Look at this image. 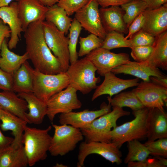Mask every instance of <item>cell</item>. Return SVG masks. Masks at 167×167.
Wrapping results in <instances>:
<instances>
[{
	"instance_id": "1f68e13d",
	"label": "cell",
	"mask_w": 167,
	"mask_h": 167,
	"mask_svg": "<svg viewBox=\"0 0 167 167\" xmlns=\"http://www.w3.org/2000/svg\"><path fill=\"white\" fill-rule=\"evenodd\" d=\"M120 6L124 12L123 19L128 28L134 19L147 9L143 0H133Z\"/></svg>"
},
{
	"instance_id": "60d3db41",
	"label": "cell",
	"mask_w": 167,
	"mask_h": 167,
	"mask_svg": "<svg viewBox=\"0 0 167 167\" xmlns=\"http://www.w3.org/2000/svg\"><path fill=\"white\" fill-rule=\"evenodd\" d=\"M144 19L142 12L134 19L128 28V32L125 37L126 39H131L135 33L142 28Z\"/></svg>"
},
{
	"instance_id": "7a4b0ae2",
	"label": "cell",
	"mask_w": 167,
	"mask_h": 167,
	"mask_svg": "<svg viewBox=\"0 0 167 167\" xmlns=\"http://www.w3.org/2000/svg\"><path fill=\"white\" fill-rule=\"evenodd\" d=\"M51 129V126L44 129L24 126L22 143L29 166L46 158L52 138L49 134Z\"/></svg>"
},
{
	"instance_id": "74e56055",
	"label": "cell",
	"mask_w": 167,
	"mask_h": 167,
	"mask_svg": "<svg viewBox=\"0 0 167 167\" xmlns=\"http://www.w3.org/2000/svg\"><path fill=\"white\" fill-rule=\"evenodd\" d=\"M90 0H58L57 4L62 8L68 16L72 15L84 6Z\"/></svg>"
},
{
	"instance_id": "e0dca14e",
	"label": "cell",
	"mask_w": 167,
	"mask_h": 167,
	"mask_svg": "<svg viewBox=\"0 0 167 167\" xmlns=\"http://www.w3.org/2000/svg\"><path fill=\"white\" fill-rule=\"evenodd\" d=\"M17 3L19 16L24 32L31 23L44 20L49 7L39 0H18Z\"/></svg>"
},
{
	"instance_id": "2e32d148",
	"label": "cell",
	"mask_w": 167,
	"mask_h": 167,
	"mask_svg": "<svg viewBox=\"0 0 167 167\" xmlns=\"http://www.w3.org/2000/svg\"><path fill=\"white\" fill-rule=\"evenodd\" d=\"M0 19L8 25L11 30L10 38L7 43L9 49L15 48L21 33L24 32L19 16L17 2H12L8 6L0 7Z\"/></svg>"
},
{
	"instance_id": "ac0fdd59",
	"label": "cell",
	"mask_w": 167,
	"mask_h": 167,
	"mask_svg": "<svg viewBox=\"0 0 167 167\" xmlns=\"http://www.w3.org/2000/svg\"><path fill=\"white\" fill-rule=\"evenodd\" d=\"M144 23L142 29L156 37L167 29V3L156 9L143 12Z\"/></svg>"
},
{
	"instance_id": "7c38bea8",
	"label": "cell",
	"mask_w": 167,
	"mask_h": 167,
	"mask_svg": "<svg viewBox=\"0 0 167 167\" xmlns=\"http://www.w3.org/2000/svg\"><path fill=\"white\" fill-rule=\"evenodd\" d=\"M133 91L145 107L164 111L167 105V88L152 82L141 81Z\"/></svg>"
},
{
	"instance_id": "30bf717a",
	"label": "cell",
	"mask_w": 167,
	"mask_h": 167,
	"mask_svg": "<svg viewBox=\"0 0 167 167\" xmlns=\"http://www.w3.org/2000/svg\"><path fill=\"white\" fill-rule=\"evenodd\" d=\"M119 149L113 142H83L79 148L77 166L83 167L86 158L92 154L99 155L113 164H120L122 162V155Z\"/></svg>"
},
{
	"instance_id": "8fae6325",
	"label": "cell",
	"mask_w": 167,
	"mask_h": 167,
	"mask_svg": "<svg viewBox=\"0 0 167 167\" xmlns=\"http://www.w3.org/2000/svg\"><path fill=\"white\" fill-rule=\"evenodd\" d=\"M85 57L92 63L97 73L102 76L111 72L114 68L130 61L129 55L127 53L116 54L102 47L92 51Z\"/></svg>"
},
{
	"instance_id": "484cf974",
	"label": "cell",
	"mask_w": 167,
	"mask_h": 167,
	"mask_svg": "<svg viewBox=\"0 0 167 167\" xmlns=\"http://www.w3.org/2000/svg\"><path fill=\"white\" fill-rule=\"evenodd\" d=\"M8 47L5 39L1 48L0 68L3 71L11 74L16 71L25 61L29 59L26 52L22 55L17 54L11 51Z\"/></svg>"
},
{
	"instance_id": "9a60e30c",
	"label": "cell",
	"mask_w": 167,
	"mask_h": 167,
	"mask_svg": "<svg viewBox=\"0 0 167 167\" xmlns=\"http://www.w3.org/2000/svg\"><path fill=\"white\" fill-rule=\"evenodd\" d=\"M102 83L96 88L92 97V101L103 95L108 94L112 97L128 88L136 87L140 81L138 78L126 79H120L112 72L105 74Z\"/></svg>"
},
{
	"instance_id": "44dd1931",
	"label": "cell",
	"mask_w": 167,
	"mask_h": 167,
	"mask_svg": "<svg viewBox=\"0 0 167 167\" xmlns=\"http://www.w3.org/2000/svg\"><path fill=\"white\" fill-rule=\"evenodd\" d=\"M103 26L107 32L115 31L123 34L128 33V28L125 23L124 11L119 6H111L99 9Z\"/></svg>"
},
{
	"instance_id": "4316f807",
	"label": "cell",
	"mask_w": 167,
	"mask_h": 167,
	"mask_svg": "<svg viewBox=\"0 0 167 167\" xmlns=\"http://www.w3.org/2000/svg\"><path fill=\"white\" fill-rule=\"evenodd\" d=\"M152 52L146 62L148 65L167 70V31L156 37Z\"/></svg>"
},
{
	"instance_id": "6da1fadb",
	"label": "cell",
	"mask_w": 167,
	"mask_h": 167,
	"mask_svg": "<svg viewBox=\"0 0 167 167\" xmlns=\"http://www.w3.org/2000/svg\"><path fill=\"white\" fill-rule=\"evenodd\" d=\"M43 21L38 20L31 23L24 31L26 52L36 70L46 74L65 72L59 61L46 42L42 25Z\"/></svg>"
},
{
	"instance_id": "277c9868",
	"label": "cell",
	"mask_w": 167,
	"mask_h": 167,
	"mask_svg": "<svg viewBox=\"0 0 167 167\" xmlns=\"http://www.w3.org/2000/svg\"><path fill=\"white\" fill-rule=\"evenodd\" d=\"M97 69L85 57L71 64L66 72L71 86L83 94L89 93L101 81L95 75Z\"/></svg>"
},
{
	"instance_id": "681fc988",
	"label": "cell",
	"mask_w": 167,
	"mask_h": 167,
	"mask_svg": "<svg viewBox=\"0 0 167 167\" xmlns=\"http://www.w3.org/2000/svg\"><path fill=\"white\" fill-rule=\"evenodd\" d=\"M14 0H0V7L8 6L12 1ZM18 1V0H15Z\"/></svg>"
},
{
	"instance_id": "ee69618b",
	"label": "cell",
	"mask_w": 167,
	"mask_h": 167,
	"mask_svg": "<svg viewBox=\"0 0 167 167\" xmlns=\"http://www.w3.org/2000/svg\"><path fill=\"white\" fill-rule=\"evenodd\" d=\"M11 33L10 29L8 25L0 23V50L4 40L10 37Z\"/></svg>"
},
{
	"instance_id": "8992f818",
	"label": "cell",
	"mask_w": 167,
	"mask_h": 167,
	"mask_svg": "<svg viewBox=\"0 0 167 167\" xmlns=\"http://www.w3.org/2000/svg\"><path fill=\"white\" fill-rule=\"evenodd\" d=\"M33 80V93L39 99L46 102L52 96L69 85L66 72L57 74H46L33 68L28 64Z\"/></svg>"
},
{
	"instance_id": "e575fe53",
	"label": "cell",
	"mask_w": 167,
	"mask_h": 167,
	"mask_svg": "<svg viewBox=\"0 0 167 167\" xmlns=\"http://www.w3.org/2000/svg\"><path fill=\"white\" fill-rule=\"evenodd\" d=\"M103 40L95 34L91 33L86 37H79L80 49L78 56L86 55L92 51L101 47Z\"/></svg>"
},
{
	"instance_id": "4fadbf2b",
	"label": "cell",
	"mask_w": 167,
	"mask_h": 167,
	"mask_svg": "<svg viewBox=\"0 0 167 167\" xmlns=\"http://www.w3.org/2000/svg\"><path fill=\"white\" fill-rule=\"evenodd\" d=\"M99 5L95 0H90L75 13V18L85 30L104 40L107 32L102 24Z\"/></svg>"
},
{
	"instance_id": "f1b7e54d",
	"label": "cell",
	"mask_w": 167,
	"mask_h": 167,
	"mask_svg": "<svg viewBox=\"0 0 167 167\" xmlns=\"http://www.w3.org/2000/svg\"><path fill=\"white\" fill-rule=\"evenodd\" d=\"M45 19L65 34L68 33L73 20L68 16L66 11L57 4L49 7Z\"/></svg>"
},
{
	"instance_id": "5b68a950",
	"label": "cell",
	"mask_w": 167,
	"mask_h": 167,
	"mask_svg": "<svg viewBox=\"0 0 167 167\" xmlns=\"http://www.w3.org/2000/svg\"><path fill=\"white\" fill-rule=\"evenodd\" d=\"M113 110L94 120L87 127L80 129L85 139V142H103L110 143V132L117 125L120 118L129 115L130 112L122 108L113 107Z\"/></svg>"
},
{
	"instance_id": "83f0119b",
	"label": "cell",
	"mask_w": 167,
	"mask_h": 167,
	"mask_svg": "<svg viewBox=\"0 0 167 167\" xmlns=\"http://www.w3.org/2000/svg\"><path fill=\"white\" fill-rule=\"evenodd\" d=\"M26 61L13 74V91L19 93L33 92V80Z\"/></svg>"
},
{
	"instance_id": "ffe728a7",
	"label": "cell",
	"mask_w": 167,
	"mask_h": 167,
	"mask_svg": "<svg viewBox=\"0 0 167 167\" xmlns=\"http://www.w3.org/2000/svg\"><path fill=\"white\" fill-rule=\"evenodd\" d=\"M111 72L115 74L123 73L131 75L145 82L150 81L149 77L151 76L163 78L167 77L158 68L151 66L146 62H139L130 61L126 64L114 68Z\"/></svg>"
},
{
	"instance_id": "cb8c5ba5",
	"label": "cell",
	"mask_w": 167,
	"mask_h": 167,
	"mask_svg": "<svg viewBox=\"0 0 167 167\" xmlns=\"http://www.w3.org/2000/svg\"><path fill=\"white\" fill-rule=\"evenodd\" d=\"M0 106L1 108L27 122L25 117V113L28 109L27 103L13 91H3L0 92Z\"/></svg>"
},
{
	"instance_id": "52a82bcc",
	"label": "cell",
	"mask_w": 167,
	"mask_h": 167,
	"mask_svg": "<svg viewBox=\"0 0 167 167\" xmlns=\"http://www.w3.org/2000/svg\"><path fill=\"white\" fill-rule=\"evenodd\" d=\"M52 126L54 132L48 151L52 156L66 155L74 150L77 144L83 139L80 129L67 124L59 126L52 124Z\"/></svg>"
},
{
	"instance_id": "ab89813d",
	"label": "cell",
	"mask_w": 167,
	"mask_h": 167,
	"mask_svg": "<svg viewBox=\"0 0 167 167\" xmlns=\"http://www.w3.org/2000/svg\"><path fill=\"white\" fill-rule=\"evenodd\" d=\"M128 167H165L161 159L158 157L147 159L143 161H132L127 164Z\"/></svg>"
},
{
	"instance_id": "3957f363",
	"label": "cell",
	"mask_w": 167,
	"mask_h": 167,
	"mask_svg": "<svg viewBox=\"0 0 167 167\" xmlns=\"http://www.w3.org/2000/svg\"><path fill=\"white\" fill-rule=\"evenodd\" d=\"M148 111L149 108L145 107L133 111L135 118L134 119L117 126L111 130L110 132L111 142L114 143L120 148L126 142L134 139L147 138L146 120Z\"/></svg>"
},
{
	"instance_id": "ba28073f",
	"label": "cell",
	"mask_w": 167,
	"mask_h": 167,
	"mask_svg": "<svg viewBox=\"0 0 167 167\" xmlns=\"http://www.w3.org/2000/svg\"><path fill=\"white\" fill-rule=\"evenodd\" d=\"M42 25L46 42L66 72L70 65L68 37L51 23L44 20Z\"/></svg>"
},
{
	"instance_id": "b9f144b4",
	"label": "cell",
	"mask_w": 167,
	"mask_h": 167,
	"mask_svg": "<svg viewBox=\"0 0 167 167\" xmlns=\"http://www.w3.org/2000/svg\"><path fill=\"white\" fill-rule=\"evenodd\" d=\"M13 74L0 68V89L3 91H13Z\"/></svg>"
},
{
	"instance_id": "9c48e42d",
	"label": "cell",
	"mask_w": 167,
	"mask_h": 167,
	"mask_svg": "<svg viewBox=\"0 0 167 167\" xmlns=\"http://www.w3.org/2000/svg\"><path fill=\"white\" fill-rule=\"evenodd\" d=\"M77 91L69 85L46 102L47 106L46 115L52 123L57 114L67 113L81 107L82 104L78 98Z\"/></svg>"
},
{
	"instance_id": "f907efd6",
	"label": "cell",
	"mask_w": 167,
	"mask_h": 167,
	"mask_svg": "<svg viewBox=\"0 0 167 167\" xmlns=\"http://www.w3.org/2000/svg\"><path fill=\"white\" fill-rule=\"evenodd\" d=\"M0 108H1V107H0Z\"/></svg>"
},
{
	"instance_id": "d590c367",
	"label": "cell",
	"mask_w": 167,
	"mask_h": 167,
	"mask_svg": "<svg viewBox=\"0 0 167 167\" xmlns=\"http://www.w3.org/2000/svg\"><path fill=\"white\" fill-rule=\"evenodd\" d=\"M144 144L149 152L150 155L167 158V138L147 141Z\"/></svg>"
},
{
	"instance_id": "603a6c76",
	"label": "cell",
	"mask_w": 167,
	"mask_h": 167,
	"mask_svg": "<svg viewBox=\"0 0 167 167\" xmlns=\"http://www.w3.org/2000/svg\"><path fill=\"white\" fill-rule=\"evenodd\" d=\"M1 129L3 131H11L14 137V140L11 144L17 146L23 144L22 136L24 127L27 124L26 121L12 113L0 108Z\"/></svg>"
},
{
	"instance_id": "f6af8a7d",
	"label": "cell",
	"mask_w": 167,
	"mask_h": 167,
	"mask_svg": "<svg viewBox=\"0 0 167 167\" xmlns=\"http://www.w3.org/2000/svg\"><path fill=\"white\" fill-rule=\"evenodd\" d=\"M0 123V152L10 145L14 140V138L3 135L1 131Z\"/></svg>"
},
{
	"instance_id": "f546056e",
	"label": "cell",
	"mask_w": 167,
	"mask_h": 167,
	"mask_svg": "<svg viewBox=\"0 0 167 167\" xmlns=\"http://www.w3.org/2000/svg\"><path fill=\"white\" fill-rule=\"evenodd\" d=\"M107 100L111 106L120 108L126 107L133 111H136L145 107L133 91L119 93L112 98L108 96Z\"/></svg>"
},
{
	"instance_id": "8d00e7d4",
	"label": "cell",
	"mask_w": 167,
	"mask_h": 167,
	"mask_svg": "<svg viewBox=\"0 0 167 167\" xmlns=\"http://www.w3.org/2000/svg\"><path fill=\"white\" fill-rule=\"evenodd\" d=\"M156 38V37L142 29L129 39L133 47L153 45L155 41Z\"/></svg>"
},
{
	"instance_id": "4dcf8cb0",
	"label": "cell",
	"mask_w": 167,
	"mask_h": 167,
	"mask_svg": "<svg viewBox=\"0 0 167 167\" xmlns=\"http://www.w3.org/2000/svg\"><path fill=\"white\" fill-rule=\"evenodd\" d=\"M127 143L128 152L124 160L125 164L132 161H143L148 158L150 152L144 143L137 139L131 140Z\"/></svg>"
},
{
	"instance_id": "d4e9b609",
	"label": "cell",
	"mask_w": 167,
	"mask_h": 167,
	"mask_svg": "<svg viewBox=\"0 0 167 167\" xmlns=\"http://www.w3.org/2000/svg\"><path fill=\"white\" fill-rule=\"evenodd\" d=\"M28 161L23 144H11L0 152V167H26Z\"/></svg>"
},
{
	"instance_id": "7dc6e473",
	"label": "cell",
	"mask_w": 167,
	"mask_h": 167,
	"mask_svg": "<svg viewBox=\"0 0 167 167\" xmlns=\"http://www.w3.org/2000/svg\"><path fill=\"white\" fill-rule=\"evenodd\" d=\"M149 79L151 82L167 88V77L163 78L151 76Z\"/></svg>"
},
{
	"instance_id": "5bb4252c",
	"label": "cell",
	"mask_w": 167,
	"mask_h": 167,
	"mask_svg": "<svg viewBox=\"0 0 167 167\" xmlns=\"http://www.w3.org/2000/svg\"><path fill=\"white\" fill-rule=\"evenodd\" d=\"M110 105L103 102L100 109L96 110L86 109L78 112L72 111L60 113L59 122L61 125L67 124L80 129L87 127L94 120L106 114L111 110Z\"/></svg>"
},
{
	"instance_id": "d6a6232c",
	"label": "cell",
	"mask_w": 167,
	"mask_h": 167,
	"mask_svg": "<svg viewBox=\"0 0 167 167\" xmlns=\"http://www.w3.org/2000/svg\"><path fill=\"white\" fill-rule=\"evenodd\" d=\"M79 22L74 18L72 20L69 29L68 49L70 55V62L73 63L78 59L76 47L79 37L82 29Z\"/></svg>"
},
{
	"instance_id": "bcb514c9",
	"label": "cell",
	"mask_w": 167,
	"mask_h": 167,
	"mask_svg": "<svg viewBox=\"0 0 167 167\" xmlns=\"http://www.w3.org/2000/svg\"><path fill=\"white\" fill-rule=\"evenodd\" d=\"M145 3L147 9L158 8L166 3L167 0H143Z\"/></svg>"
},
{
	"instance_id": "c3c4849f",
	"label": "cell",
	"mask_w": 167,
	"mask_h": 167,
	"mask_svg": "<svg viewBox=\"0 0 167 167\" xmlns=\"http://www.w3.org/2000/svg\"><path fill=\"white\" fill-rule=\"evenodd\" d=\"M43 4L48 7L57 4L58 0H39Z\"/></svg>"
},
{
	"instance_id": "7402d4cb",
	"label": "cell",
	"mask_w": 167,
	"mask_h": 167,
	"mask_svg": "<svg viewBox=\"0 0 167 167\" xmlns=\"http://www.w3.org/2000/svg\"><path fill=\"white\" fill-rule=\"evenodd\" d=\"M18 96L24 99L27 103L28 113H25L28 123L41 124L47 114L46 103L37 97L33 92L18 93Z\"/></svg>"
},
{
	"instance_id": "d6986e66",
	"label": "cell",
	"mask_w": 167,
	"mask_h": 167,
	"mask_svg": "<svg viewBox=\"0 0 167 167\" xmlns=\"http://www.w3.org/2000/svg\"><path fill=\"white\" fill-rule=\"evenodd\" d=\"M147 141L167 138V114L157 108H149L146 120Z\"/></svg>"
},
{
	"instance_id": "7bdbcfd3",
	"label": "cell",
	"mask_w": 167,
	"mask_h": 167,
	"mask_svg": "<svg viewBox=\"0 0 167 167\" xmlns=\"http://www.w3.org/2000/svg\"><path fill=\"white\" fill-rule=\"evenodd\" d=\"M102 7L108 6H119L133 0H95Z\"/></svg>"
},
{
	"instance_id": "836d02e7",
	"label": "cell",
	"mask_w": 167,
	"mask_h": 167,
	"mask_svg": "<svg viewBox=\"0 0 167 167\" xmlns=\"http://www.w3.org/2000/svg\"><path fill=\"white\" fill-rule=\"evenodd\" d=\"M101 47L110 50L122 47L131 49L132 47L130 40L126 39L123 34L112 31L107 33Z\"/></svg>"
},
{
	"instance_id": "f35d334b",
	"label": "cell",
	"mask_w": 167,
	"mask_h": 167,
	"mask_svg": "<svg viewBox=\"0 0 167 167\" xmlns=\"http://www.w3.org/2000/svg\"><path fill=\"white\" fill-rule=\"evenodd\" d=\"M153 48V45L134 46L131 49V54L136 62H144L149 58Z\"/></svg>"
}]
</instances>
